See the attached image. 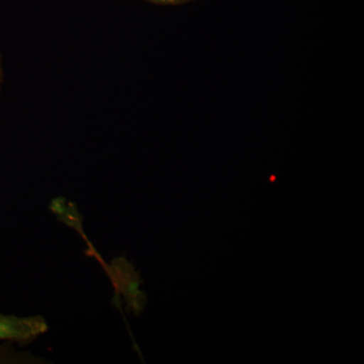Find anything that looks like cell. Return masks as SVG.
<instances>
[{
	"mask_svg": "<svg viewBox=\"0 0 364 364\" xmlns=\"http://www.w3.org/2000/svg\"><path fill=\"white\" fill-rule=\"evenodd\" d=\"M47 330V323L40 316L28 318L0 316V340L32 341Z\"/></svg>",
	"mask_w": 364,
	"mask_h": 364,
	"instance_id": "cell-1",
	"label": "cell"
},
{
	"mask_svg": "<svg viewBox=\"0 0 364 364\" xmlns=\"http://www.w3.org/2000/svg\"><path fill=\"white\" fill-rule=\"evenodd\" d=\"M153 1L162 2V4H174V2H177L178 0H153Z\"/></svg>",
	"mask_w": 364,
	"mask_h": 364,
	"instance_id": "cell-2",
	"label": "cell"
},
{
	"mask_svg": "<svg viewBox=\"0 0 364 364\" xmlns=\"http://www.w3.org/2000/svg\"><path fill=\"white\" fill-rule=\"evenodd\" d=\"M0 78H1V70H0Z\"/></svg>",
	"mask_w": 364,
	"mask_h": 364,
	"instance_id": "cell-3",
	"label": "cell"
}]
</instances>
